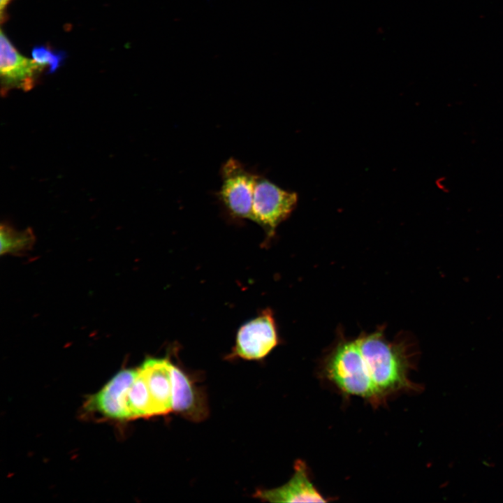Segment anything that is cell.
<instances>
[{
    "label": "cell",
    "instance_id": "cell-1",
    "mask_svg": "<svg viewBox=\"0 0 503 503\" xmlns=\"http://www.w3.org/2000/svg\"><path fill=\"white\" fill-rule=\"evenodd\" d=\"M365 367L381 398L418 385L408 377L410 362L403 346L387 341L380 332L356 339Z\"/></svg>",
    "mask_w": 503,
    "mask_h": 503
},
{
    "label": "cell",
    "instance_id": "cell-2",
    "mask_svg": "<svg viewBox=\"0 0 503 503\" xmlns=\"http://www.w3.org/2000/svg\"><path fill=\"white\" fill-rule=\"evenodd\" d=\"M325 374L342 392L363 398L374 404L383 399L365 367L356 339L341 342L325 365Z\"/></svg>",
    "mask_w": 503,
    "mask_h": 503
},
{
    "label": "cell",
    "instance_id": "cell-3",
    "mask_svg": "<svg viewBox=\"0 0 503 503\" xmlns=\"http://www.w3.org/2000/svg\"><path fill=\"white\" fill-rule=\"evenodd\" d=\"M221 186L216 193L220 205L233 219L253 221V198L258 173L229 158L220 168Z\"/></svg>",
    "mask_w": 503,
    "mask_h": 503
},
{
    "label": "cell",
    "instance_id": "cell-4",
    "mask_svg": "<svg viewBox=\"0 0 503 503\" xmlns=\"http://www.w3.org/2000/svg\"><path fill=\"white\" fill-rule=\"evenodd\" d=\"M298 195L284 190L258 173L253 198V221L261 225L269 235L287 219L295 209Z\"/></svg>",
    "mask_w": 503,
    "mask_h": 503
},
{
    "label": "cell",
    "instance_id": "cell-5",
    "mask_svg": "<svg viewBox=\"0 0 503 503\" xmlns=\"http://www.w3.org/2000/svg\"><path fill=\"white\" fill-rule=\"evenodd\" d=\"M278 342L272 313L266 309L240 327L230 357L260 360L267 356Z\"/></svg>",
    "mask_w": 503,
    "mask_h": 503
},
{
    "label": "cell",
    "instance_id": "cell-6",
    "mask_svg": "<svg viewBox=\"0 0 503 503\" xmlns=\"http://www.w3.org/2000/svg\"><path fill=\"white\" fill-rule=\"evenodd\" d=\"M138 370L124 369L116 374L104 387L87 402L89 410L97 411L108 418L131 419L126 404L127 394Z\"/></svg>",
    "mask_w": 503,
    "mask_h": 503
},
{
    "label": "cell",
    "instance_id": "cell-7",
    "mask_svg": "<svg viewBox=\"0 0 503 503\" xmlns=\"http://www.w3.org/2000/svg\"><path fill=\"white\" fill-rule=\"evenodd\" d=\"M173 411L194 422L207 418L205 392L192 375L173 363Z\"/></svg>",
    "mask_w": 503,
    "mask_h": 503
},
{
    "label": "cell",
    "instance_id": "cell-8",
    "mask_svg": "<svg viewBox=\"0 0 503 503\" xmlns=\"http://www.w3.org/2000/svg\"><path fill=\"white\" fill-rule=\"evenodd\" d=\"M34 59L19 53L3 31L0 34V75L3 89L34 87L36 75L41 71Z\"/></svg>",
    "mask_w": 503,
    "mask_h": 503
},
{
    "label": "cell",
    "instance_id": "cell-9",
    "mask_svg": "<svg viewBox=\"0 0 503 503\" xmlns=\"http://www.w3.org/2000/svg\"><path fill=\"white\" fill-rule=\"evenodd\" d=\"M255 497L269 502H326L309 479L305 463L297 460L294 473L285 484L270 490H258Z\"/></svg>",
    "mask_w": 503,
    "mask_h": 503
},
{
    "label": "cell",
    "instance_id": "cell-10",
    "mask_svg": "<svg viewBox=\"0 0 503 503\" xmlns=\"http://www.w3.org/2000/svg\"><path fill=\"white\" fill-rule=\"evenodd\" d=\"M173 363L168 358H147L138 368L147 386L155 415L173 411Z\"/></svg>",
    "mask_w": 503,
    "mask_h": 503
},
{
    "label": "cell",
    "instance_id": "cell-11",
    "mask_svg": "<svg viewBox=\"0 0 503 503\" xmlns=\"http://www.w3.org/2000/svg\"><path fill=\"white\" fill-rule=\"evenodd\" d=\"M126 404L131 418L155 415L147 386L138 369L137 375L129 388Z\"/></svg>",
    "mask_w": 503,
    "mask_h": 503
},
{
    "label": "cell",
    "instance_id": "cell-12",
    "mask_svg": "<svg viewBox=\"0 0 503 503\" xmlns=\"http://www.w3.org/2000/svg\"><path fill=\"white\" fill-rule=\"evenodd\" d=\"M34 243V235L30 230L17 231L2 225L1 227V254H13L26 251Z\"/></svg>",
    "mask_w": 503,
    "mask_h": 503
},
{
    "label": "cell",
    "instance_id": "cell-13",
    "mask_svg": "<svg viewBox=\"0 0 503 503\" xmlns=\"http://www.w3.org/2000/svg\"><path fill=\"white\" fill-rule=\"evenodd\" d=\"M34 61L42 68L48 67L49 73L54 72L65 58L63 52H56L43 45L36 46L31 51Z\"/></svg>",
    "mask_w": 503,
    "mask_h": 503
},
{
    "label": "cell",
    "instance_id": "cell-14",
    "mask_svg": "<svg viewBox=\"0 0 503 503\" xmlns=\"http://www.w3.org/2000/svg\"><path fill=\"white\" fill-rule=\"evenodd\" d=\"M10 1L11 0H0V12H1V21L3 20V19L4 17L3 13L5 11V9Z\"/></svg>",
    "mask_w": 503,
    "mask_h": 503
}]
</instances>
